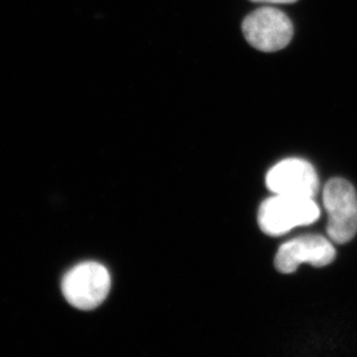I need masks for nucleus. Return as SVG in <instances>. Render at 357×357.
<instances>
[{
	"label": "nucleus",
	"instance_id": "f257e3e1",
	"mask_svg": "<svg viewBox=\"0 0 357 357\" xmlns=\"http://www.w3.org/2000/svg\"><path fill=\"white\" fill-rule=\"evenodd\" d=\"M319 215V207L314 199L277 195L261 204L258 222L264 233L280 236L295 227L316 222Z\"/></svg>",
	"mask_w": 357,
	"mask_h": 357
},
{
	"label": "nucleus",
	"instance_id": "f03ea898",
	"mask_svg": "<svg viewBox=\"0 0 357 357\" xmlns=\"http://www.w3.org/2000/svg\"><path fill=\"white\" fill-rule=\"evenodd\" d=\"M110 286L109 271L101 264L87 261L68 272L61 289L71 305L80 310H91L107 298Z\"/></svg>",
	"mask_w": 357,
	"mask_h": 357
},
{
	"label": "nucleus",
	"instance_id": "7ed1b4c3",
	"mask_svg": "<svg viewBox=\"0 0 357 357\" xmlns=\"http://www.w3.org/2000/svg\"><path fill=\"white\" fill-rule=\"evenodd\" d=\"M324 206L328 214L327 234L334 243L344 244L357 233V195L351 183L334 178L324 189Z\"/></svg>",
	"mask_w": 357,
	"mask_h": 357
},
{
	"label": "nucleus",
	"instance_id": "20e7f679",
	"mask_svg": "<svg viewBox=\"0 0 357 357\" xmlns=\"http://www.w3.org/2000/svg\"><path fill=\"white\" fill-rule=\"evenodd\" d=\"M243 34L250 45L264 52L282 50L293 38L289 17L274 7H261L243 21Z\"/></svg>",
	"mask_w": 357,
	"mask_h": 357
},
{
	"label": "nucleus",
	"instance_id": "39448f33",
	"mask_svg": "<svg viewBox=\"0 0 357 357\" xmlns=\"http://www.w3.org/2000/svg\"><path fill=\"white\" fill-rule=\"evenodd\" d=\"M266 185L277 195L314 199L319 188V179L309 162L287 159L271 169L266 176Z\"/></svg>",
	"mask_w": 357,
	"mask_h": 357
},
{
	"label": "nucleus",
	"instance_id": "423d86ee",
	"mask_svg": "<svg viewBox=\"0 0 357 357\" xmlns=\"http://www.w3.org/2000/svg\"><path fill=\"white\" fill-rule=\"evenodd\" d=\"M335 249L325 237L302 236L284 243L275 257V267L281 273H291L302 263L323 267L333 261Z\"/></svg>",
	"mask_w": 357,
	"mask_h": 357
},
{
	"label": "nucleus",
	"instance_id": "0eeeda50",
	"mask_svg": "<svg viewBox=\"0 0 357 357\" xmlns=\"http://www.w3.org/2000/svg\"><path fill=\"white\" fill-rule=\"evenodd\" d=\"M255 3H293L297 0H251Z\"/></svg>",
	"mask_w": 357,
	"mask_h": 357
}]
</instances>
